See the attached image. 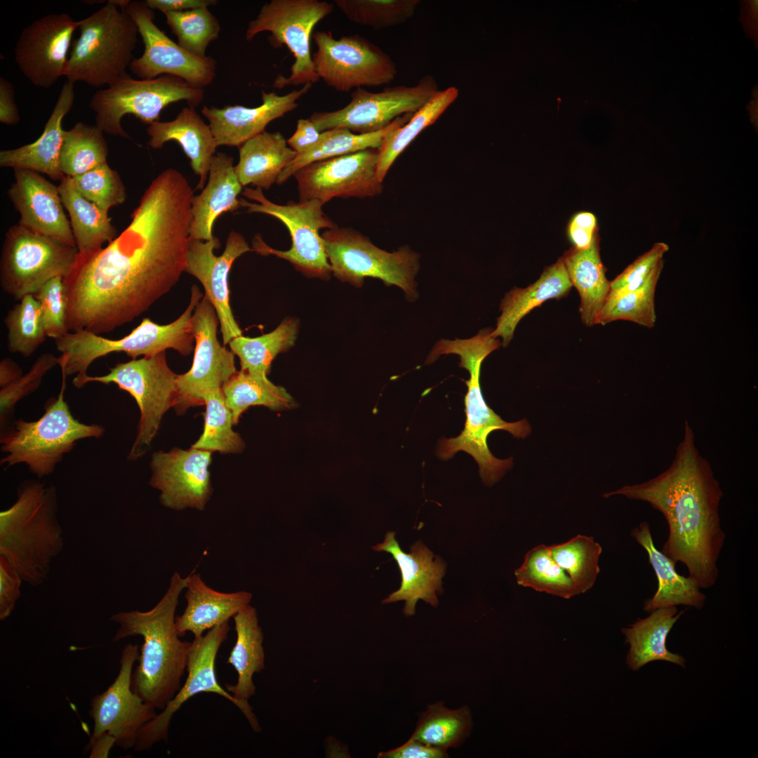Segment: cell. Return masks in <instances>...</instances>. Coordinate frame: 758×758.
Instances as JSON below:
<instances>
[{
	"label": "cell",
	"mask_w": 758,
	"mask_h": 758,
	"mask_svg": "<svg viewBox=\"0 0 758 758\" xmlns=\"http://www.w3.org/2000/svg\"><path fill=\"white\" fill-rule=\"evenodd\" d=\"M147 132L150 138L148 145L152 149H161L170 140L180 145L194 173L199 177L197 189L203 190L217 145L209 125L194 108H182L171 121L154 122L149 125Z\"/></svg>",
	"instance_id": "obj_31"
},
{
	"label": "cell",
	"mask_w": 758,
	"mask_h": 758,
	"mask_svg": "<svg viewBox=\"0 0 758 758\" xmlns=\"http://www.w3.org/2000/svg\"><path fill=\"white\" fill-rule=\"evenodd\" d=\"M631 536L646 550L658 580L657 590L651 598L645 601L644 610L651 613L658 609L678 605L701 609L706 600L705 594L693 578L679 574L676 564L656 547L649 524L645 521L641 522L631 531Z\"/></svg>",
	"instance_id": "obj_32"
},
{
	"label": "cell",
	"mask_w": 758,
	"mask_h": 758,
	"mask_svg": "<svg viewBox=\"0 0 758 758\" xmlns=\"http://www.w3.org/2000/svg\"><path fill=\"white\" fill-rule=\"evenodd\" d=\"M298 328L296 319H285L269 333L256 338L237 336L229 345L239 358L241 370L267 375L276 356L294 345Z\"/></svg>",
	"instance_id": "obj_44"
},
{
	"label": "cell",
	"mask_w": 758,
	"mask_h": 758,
	"mask_svg": "<svg viewBox=\"0 0 758 758\" xmlns=\"http://www.w3.org/2000/svg\"><path fill=\"white\" fill-rule=\"evenodd\" d=\"M490 329L482 330L469 339L441 340L437 343L426 364L434 361L441 354H456L460 357L459 366L470 373L465 380L467 391L465 397V423L456 437L443 439L438 448L439 457L447 460L457 452L465 451L477 463L481 480L486 486L496 483L513 465L512 458L498 459L487 445L488 435L503 430L516 438H525L531 431L525 420L509 423L503 420L486 404L480 385L481 366L484 359L499 348L500 341L492 336Z\"/></svg>",
	"instance_id": "obj_4"
},
{
	"label": "cell",
	"mask_w": 758,
	"mask_h": 758,
	"mask_svg": "<svg viewBox=\"0 0 758 758\" xmlns=\"http://www.w3.org/2000/svg\"><path fill=\"white\" fill-rule=\"evenodd\" d=\"M413 114H404L394 120L385 128L374 133L358 134L345 128H335L322 131L320 142L310 151L298 154L281 173L277 183L281 185L302 167L314 161L354 153L367 149H378L386 135L403 126Z\"/></svg>",
	"instance_id": "obj_39"
},
{
	"label": "cell",
	"mask_w": 758,
	"mask_h": 758,
	"mask_svg": "<svg viewBox=\"0 0 758 758\" xmlns=\"http://www.w3.org/2000/svg\"><path fill=\"white\" fill-rule=\"evenodd\" d=\"M139 655L137 644L126 645L116 679L105 691L91 700L88 714L94 724L86 750L105 733L113 737L115 745L122 750L133 748L141 727L157 715V709L145 703L131 689L133 667Z\"/></svg>",
	"instance_id": "obj_18"
},
{
	"label": "cell",
	"mask_w": 758,
	"mask_h": 758,
	"mask_svg": "<svg viewBox=\"0 0 758 758\" xmlns=\"http://www.w3.org/2000/svg\"><path fill=\"white\" fill-rule=\"evenodd\" d=\"M79 36L68 58L67 81L90 86H109L127 76L134 59L139 34L138 27L115 0L79 20Z\"/></svg>",
	"instance_id": "obj_8"
},
{
	"label": "cell",
	"mask_w": 758,
	"mask_h": 758,
	"mask_svg": "<svg viewBox=\"0 0 758 758\" xmlns=\"http://www.w3.org/2000/svg\"><path fill=\"white\" fill-rule=\"evenodd\" d=\"M279 131H264L243 143L234 171L241 185L269 190L297 152Z\"/></svg>",
	"instance_id": "obj_34"
},
{
	"label": "cell",
	"mask_w": 758,
	"mask_h": 758,
	"mask_svg": "<svg viewBox=\"0 0 758 758\" xmlns=\"http://www.w3.org/2000/svg\"><path fill=\"white\" fill-rule=\"evenodd\" d=\"M378 758H445L446 750L427 745L411 737L399 747L378 753Z\"/></svg>",
	"instance_id": "obj_58"
},
{
	"label": "cell",
	"mask_w": 758,
	"mask_h": 758,
	"mask_svg": "<svg viewBox=\"0 0 758 758\" xmlns=\"http://www.w3.org/2000/svg\"><path fill=\"white\" fill-rule=\"evenodd\" d=\"M56 365L58 359L51 353L41 354L27 373L0 390L1 433L4 432L14 413L17 403L36 390L44 376Z\"/></svg>",
	"instance_id": "obj_53"
},
{
	"label": "cell",
	"mask_w": 758,
	"mask_h": 758,
	"mask_svg": "<svg viewBox=\"0 0 758 758\" xmlns=\"http://www.w3.org/2000/svg\"><path fill=\"white\" fill-rule=\"evenodd\" d=\"M373 549L391 554L401 574L400 587L383 599V604L404 601L403 611L406 616L415 615L419 599L432 606H437V595L444 592L441 583L446 568V563L441 557L434 556L422 540L412 544L409 553L404 552L395 539L394 531L387 532L384 541L373 546Z\"/></svg>",
	"instance_id": "obj_26"
},
{
	"label": "cell",
	"mask_w": 758,
	"mask_h": 758,
	"mask_svg": "<svg viewBox=\"0 0 758 758\" xmlns=\"http://www.w3.org/2000/svg\"><path fill=\"white\" fill-rule=\"evenodd\" d=\"M22 580L9 561L0 556V620L11 616L20 597Z\"/></svg>",
	"instance_id": "obj_56"
},
{
	"label": "cell",
	"mask_w": 758,
	"mask_h": 758,
	"mask_svg": "<svg viewBox=\"0 0 758 758\" xmlns=\"http://www.w3.org/2000/svg\"><path fill=\"white\" fill-rule=\"evenodd\" d=\"M204 95L203 88L178 77L165 74L135 79L128 74L95 92L89 106L95 113V125L103 133L131 139L121 126L125 115L132 114L150 125L159 121L161 112L169 105L185 100L195 108Z\"/></svg>",
	"instance_id": "obj_9"
},
{
	"label": "cell",
	"mask_w": 758,
	"mask_h": 758,
	"mask_svg": "<svg viewBox=\"0 0 758 758\" xmlns=\"http://www.w3.org/2000/svg\"><path fill=\"white\" fill-rule=\"evenodd\" d=\"M58 190L70 218L79 258L95 253L102 248L104 243L115 238L117 230L108 213L84 198L75 188L72 177L65 175L60 181Z\"/></svg>",
	"instance_id": "obj_37"
},
{
	"label": "cell",
	"mask_w": 758,
	"mask_h": 758,
	"mask_svg": "<svg viewBox=\"0 0 758 758\" xmlns=\"http://www.w3.org/2000/svg\"><path fill=\"white\" fill-rule=\"evenodd\" d=\"M22 375L21 368L10 358H4L0 362V387L13 383Z\"/></svg>",
	"instance_id": "obj_62"
},
{
	"label": "cell",
	"mask_w": 758,
	"mask_h": 758,
	"mask_svg": "<svg viewBox=\"0 0 758 758\" xmlns=\"http://www.w3.org/2000/svg\"><path fill=\"white\" fill-rule=\"evenodd\" d=\"M78 254L75 246L13 225L6 232L2 246L1 287L15 300L34 295L52 279L65 278Z\"/></svg>",
	"instance_id": "obj_12"
},
{
	"label": "cell",
	"mask_w": 758,
	"mask_h": 758,
	"mask_svg": "<svg viewBox=\"0 0 758 758\" xmlns=\"http://www.w3.org/2000/svg\"><path fill=\"white\" fill-rule=\"evenodd\" d=\"M103 133L96 125L82 122L64 130L59 164L65 175H79L107 162L109 149Z\"/></svg>",
	"instance_id": "obj_43"
},
{
	"label": "cell",
	"mask_w": 758,
	"mask_h": 758,
	"mask_svg": "<svg viewBox=\"0 0 758 758\" xmlns=\"http://www.w3.org/2000/svg\"><path fill=\"white\" fill-rule=\"evenodd\" d=\"M66 375L62 373V385L57 397L49 399L44 413L38 420L19 419L1 433V450L6 453L1 465L9 467L24 463L39 478L53 473L65 454L80 439L100 438L105 427L79 422L72 414L64 399Z\"/></svg>",
	"instance_id": "obj_7"
},
{
	"label": "cell",
	"mask_w": 758,
	"mask_h": 758,
	"mask_svg": "<svg viewBox=\"0 0 758 758\" xmlns=\"http://www.w3.org/2000/svg\"><path fill=\"white\" fill-rule=\"evenodd\" d=\"M203 401L206 406L203 433L191 447L221 453L241 452L245 444L232 430V413L226 405L222 388L206 394Z\"/></svg>",
	"instance_id": "obj_47"
},
{
	"label": "cell",
	"mask_w": 758,
	"mask_h": 758,
	"mask_svg": "<svg viewBox=\"0 0 758 758\" xmlns=\"http://www.w3.org/2000/svg\"><path fill=\"white\" fill-rule=\"evenodd\" d=\"M74 101V83L67 81L40 137L32 143L1 150L0 166L31 170L60 181L65 176L59 164L64 131L62 121L71 110Z\"/></svg>",
	"instance_id": "obj_28"
},
{
	"label": "cell",
	"mask_w": 758,
	"mask_h": 758,
	"mask_svg": "<svg viewBox=\"0 0 758 758\" xmlns=\"http://www.w3.org/2000/svg\"><path fill=\"white\" fill-rule=\"evenodd\" d=\"M126 11L135 22L145 46L142 55L130 64L135 75L140 79L172 75L201 88L213 83L215 60L193 55L171 39L154 23V11L145 1H130Z\"/></svg>",
	"instance_id": "obj_19"
},
{
	"label": "cell",
	"mask_w": 758,
	"mask_h": 758,
	"mask_svg": "<svg viewBox=\"0 0 758 758\" xmlns=\"http://www.w3.org/2000/svg\"><path fill=\"white\" fill-rule=\"evenodd\" d=\"M684 613L678 612L676 606L658 609L646 618L638 619L622 629L625 642L630 644L626 660L631 670H637L656 660L668 661L685 667L686 659L671 653L666 647L668 634Z\"/></svg>",
	"instance_id": "obj_36"
},
{
	"label": "cell",
	"mask_w": 758,
	"mask_h": 758,
	"mask_svg": "<svg viewBox=\"0 0 758 758\" xmlns=\"http://www.w3.org/2000/svg\"><path fill=\"white\" fill-rule=\"evenodd\" d=\"M19 301L4 318L7 347L10 352L27 357L47 336L41 319L40 305L34 295H27Z\"/></svg>",
	"instance_id": "obj_49"
},
{
	"label": "cell",
	"mask_w": 758,
	"mask_h": 758,
	"mask_svg": "<svg viewBox=\"0 0 758 758\" xmlns=\"http://www.w3.org/2000/svg\"><path fill=\"white\" fill-rule=\"evenodd\" d=\"M164 15L180 46L197 56H206L208 45L218 38L220 32L218 19L208 7Z\"/></svg>",
	"instance_id": "obj_51"
},
{
	"label": "cell",
	"mask_w": 758,
	"mask_h": 758,
	"mask_svg": "<svg viewBox=\"0 0 758 758\" xmlns=\"http://www.w3.org/2000/svg\"><path fill=\"white\" fill-rule=\"evenodd\" d=\"M226 405L232 413L234 424L251 406H264L272 411L293 407L292 397L281 386L272 383L267 375L240 370L222 386Z\"/></svg>",
	"instance_id": "obj_40"
},
{
	"label": "cell",
	"mask_w": 758,
	"mask_h": 758,
	"mask_svg": "<svg viewBox=\"0 0 758 758\" xmlns=\"http://www.w3.org/2000/svg\"><path fill=\"white\" fill-rule=\"evenodd\" d=\"M14 176L7 194L20 215L18 225L76 246L58 187L31 170L15 168Z\"/></svg>",
	"instance_id": "obj_25"
},
{
	"label": "cell",
	"mask_w": 758,
	"mask_h": 758,
	"mask_svg": "<svg viewBox=\"0 0 758 758\" xmlns=\"http://www.w3.org/2000/svg\"><path fill=\"white\" fill-rule=\"evenodd\" d=\"M458 89L455 86L439 91L427 104L413 113L403 126L390 131L378 150L377 177L383 181L395 159L425 128L434 124L457 99Z\"/></svg>",
	"instance_id": "obj_41"
},
{
	"label": "cell",
	"mask_w": 758,
	"mask_h": 758,
	"mask_svg": "<svg viewBox=\"0 0 758 758\" xmlns=\"http://www.w3.org/2000/svg\"><path fill=\"white\" fill-rule=\"evenodd\" d=\"M439 91L432 75H425L412 86H396L380 92L358 88L351 93V100L345 107L331 112H315L310 119L321 132L345 128L358 134L374 133L404 114L415 113Z\"/></svg>",
	"instance_id": "obj_16"
},
{
	"label": "cell",
	"mask_w": 758,
	"mask_h": 758,
	"mask_svg": "<svg viewBox=\"0 0 758 758\" xmlns=\"http://www.w3.org/2000/svg\"><path fill=\"white\" fill-rule=\"evenodd\" d=\"M378 150H365L312 162L294 177L300 201L315 200L323 205L335 197H370L380 194L377 177Z\"/></svg>",
	"instance_id": "obj_21"
},
{
	"label": "cell",
	"mask_w": 758,
	"mask_h": 758,
	"mask_svg": "<svg viewBox=\"0 0 758 758\" xmlns=\"http://www.w3.org/2000/svg\"><path fill=\"white\" fill-rule=\"evenodd\" d=\"M312 37L317 46L312 54L316 72L327 86L338 91L387 84L397 75L392 58L359 34L335 39L331 32L321 30L316 31Z\"/></svg>",
	"instance_id": "obj_15"
},
{
	"label": "cell",
	"mask_w": 758,
	"mask_h": 758,
	"mask_svg": "<svg viewBox=\"0 0 758 758\" xmlns=\"http://www.w3.org/2000/svg\"><path fill=\"white\" fill-rule=\"evenodd\" d=\"M220 246L219 239L215 237L209 241L190 238L185 272L196 277L204 286L205 295L218 315L225 345L233 338L241 335V330L230 307L229 272L237 258L253 249L244 237L235 231L229 234L222 254L216 256L213 251Z\"/></svg>",
	"instance_id": "obj_24"
},
{
	"label": "cell",
	"mask_w": 758,
	"mask_h": 758,
	"mask_svg": "<svg viewBox=\"0 0 758 758\" xmlns=\"http://www.w3.org/2000/svg\"><path fill=\"white\" fill-rule=\"evenodd\" d=\"M194 190L178 170L151 182L125 230L107 246L77 257L63 279L69 331L109 333L133 321L185 272Z\"/></svg>",
	"instance_id": "obj_1"
},
{
	"label": "cell",
	"mask_w": 758,
	"mask_h": 758,
	"mask_svg": "<svg viewBox=\"0 0 758 758\" xmlns=\"http://www.w3.org/2000/svg\"><path fill=\"white\" fill-rule=\"evenodd\" d=\"M562 260L572 286L580 295L581 319L586 326H593L610 291L597 237L589 248H574Z\"/></svg>",
	"instance_id": "obj_38"
},
{
	"label": "cell",
	"mask_w": 758,
	"mask_h": 758,
	"mask_svg": "<svg viewBox=\"0 0 758 758\" xmlns=\"http://www.w3.org/2000/svg\"><path fill=\"white\" fill-rule=\"evenodd\" d=\"M20 121L18 108L15 100L13 86L10 81L0 77V122L6 125Z\"/></svg>",
	"instance_id": "obj_60"
},
{
	"label": "cell",
	"mask_w": 758,
	"mask_h": 758,
	"mask_svg": "<svg viewBox=\"0 0 758 758\" xmlns=\"http://www.w3.org/2000/svg\"><path fill=\"white\" fill-rule=\"evenodd\" d=\"M57 510L55 487L29 479L18 487L15 503L0 512V556L33 587L48 580L64 547Z\"/></svg>",
	"instance_id": "obj_5"
},
{
	"label": "cell",
	"mask_w": 758,
	"mask_h": 758,
	"mask_svg": "<svg viewBox=\"0 0 758 758\" xmlns=\"http://www.w3.org/2000/svg\"><path fill=\"white\" fill-rule=\"evenodd\" d=\"M34 296L40 305L41 319L46 336L56 340L67 333V301L63 278L58 277L48 281Z\"/></svg>",
	"instance_id": "obj_54"
},
{
	"label": "cell",
	"mask_w": 758,
	"mask_h": 758,
	"mask_svg": "<svg viewBox=\"0 0 758 758\" xmlns=\"http://www.w3.org/2000/svg\"><path fill=\"white\" fill-rule=\"evenodd\" d=\"M571 287L561 258L545 269L533 284L524 288L514 287L505 295L500 303L501 314L498 318L496 328L491 332L492 336L502 338L503 346H507L523 317L547 300L567 295Z\"/></svg>",
	"instance_id": "obj_33"
},
{
	"label": "cell",
	"mask_w": 758,
	"mask_h": 758,
	"mask_svg": "<svg viewBox=\"0 0 758 758\" xmlns=\"http://www.w3.org/2000/svg\"><path fill=\"white\" fill-rule=\"evenodd\" d=\"M211 453L192 447L153 453L149 484L160 491L162 505L174 510L205 509L213 492L208 470Z\"/></svg>",
	"instance_id": "obj_23"
},
{
	"label": "cell",
	"mask_w": 758,
	"mask_h": 758,
	"mask_svg": "<svg viewBox=\"0 0 758 758\" xmlns=\"http://www.w3.org/2000/svg\"><path fill=\"white\" fill-rule=\"evenodd\" d=\"M557 564L564 570L578 592L594 585L599 573L601 546L591 536L578 535L567 542L548 546Z\"/></svg>",
	"instance_id": "obj_46"
},
{
	"label": "cell",
	"mask_w": 758,
	"mask_h": 758,
	"mask_svg": "<svg viewBox=\"0 0 758 758\" xmlns=\"http://www.w3.org/2000/svg\"><path fill=\"white\" fill-rule=\"evenodd\" d=\"M333 11V4L320 0H272L265 4L251 20L246 39L251 41L263 32L271 33L272 46L286 45L294 57L291 74L278 75L276 88L314 84L320 79L312 61L310 38L314 26Z\"/></svg>",
	"instance_id": "obj_13"
},
{
	"label": "cell",
	"mask_w": 758,
	"mask_h": 758,
	"mask_svg": "<svg viewBox=\"0 0 758 758\" xmlns=\"http://www.w3.org/2000/svg\"><path fill=\"white\" fill-rule=\"evenodd\" d=\"M514 575L518 585L569 599L579 594L571 578L555 561L548 546L538 545L525 555Z\"/></svg>",
	"instance_id": "obj_45"
},
{
	"label": "cell",
	"mask_w": 758,
	"mask_h": 758,
	"mask_svg": "<svg viewBox=\"0 0 758 758\" xmlns=\"http://www.w3.org/2000/svg\"><path fill=\"white\" fill-rule=\"evenodd\" d=\"M669 250L667 244L658 242L639 256L616 279L610 281L608 296L631 292L641 288L663 266V258Z\"/></svg>",
	"instance_id": "obj_55"
},
{
	"label": "cell",
	"mask_w": 758,
	"mask_h": 758,
	"mask_svg": "<svg viewBox=\"0 0 758 758\" xmlns=\"http://www.w3.org/2000/svg\"><path fill=\"white\" fill-rule=\"evenodd\" d=\"M147 6L152 10H159L164 14L168 12L190 11L208 7L218 3L215 0H146Z\"/></svg>",
	"instance_id": "obj_61"
},
{
	"label": "cell",
	"mask_w": 758,
	"mask_h": 758,
	"mask_svg": "<svg viewBox=\"0 0 758 758\" xmlns=\"http://www.w3.org/2000/svg\"><path fill=\"white\" fill-rule=\"evenodd\" d=\"M218 317L205 295L196 306L192 317L195 340L191 368L178 375V396L174 407L183 413L191 406L204 404L203 397L220 390L237 372L234 354L222 346L217 338Z\"/></svg>",
	"instance_id": "obj_20"
},
{
	"label": "cell",
	"mask_w": 758,
	"mask_h": 758,
	"mask_svg": "<svg viewBox=\"0 0 758 758\" xmlns=\"http://www.w3.org/2000/svg\"><path fill=\"white\" fill-rule=\"evenodd\" d=\"M237 640L227 663L237 672L235 684H225L226 690L238 701L249 705L248 699L255 693V673L265 668L263 633L256 609L247 605L234 617Z\"/></svg>",
	"instance_id": "obj_35"
},
{
	"label": "cell",
	"mask_w": 758,
	"mask_h": 758,
	"mask_svg": "<svg viewBox=\"0 0 758 758\" xmlns=\"http://www.w3.org/2000/svg\"><path fill=\"white\" fill-rule=\"evenodd\" d=\"M321 237L332 273L340 281L361 287L364 278H377L401 288L409 300L416 298L419 255L408 246L387 252L358 231L338 225Z\"/></svg>",
	"instance_id": "obj_10"
},
{
	"label": "cell",
	"mask_w": 758,
	"mask_h": 758,
	"mask_svg": "<svg viewBox=\"0 0 758 758\" xmlns=\"http://www.w3.org/2000/svg\"><path fill=\"white\" fill-rule=\"evenodd\" d=\"M72 178L75 188L84 198L107 213L126 199L120 176L107 162Z\"/></svg>",
	"instance_id": "obj_52"
},
{
	"label": "cell",
	"mask_w": 758,
	"mask_h": 758,
	"mask_svg": "<svg viewBox=\"0 0 758 758\" xmlns=\"http://www.w3.org/2000/svg\"><path fill=\"white\" fill-rule=\"evenodd\" d=\"M206 187L192 202V222L190 238L209 241L212 239L215 220L225 212L236 211L239 207L238 195L242 185L233 166V159L223 152L213 157Z\"/></svg>",
	"instance_id": "obj_29"
},
{
	"label": "cell",
	"mask_w": 758,
	"mask_h": 758,
	"mask_svg": "<svg viewBox=\"0 0 758 758\" xmlns=\"http://www.w3.org/2000/svg\"><path fill=\"white\" fill-rule=\"evenodd\" d=\"M229 631L230 625L227 621L208 630L202 637L194 639L188 657V674L183 686L160 714L141 727L133 747L135 751L149 750L160 741L167 742L169 726L174 714L188 699L200 693H213L224 697L241 711L255 732L261 731L251 706L237 700L217 680L215 659Z\"/></svg>",
	"instance_id": "obj_17"
},
{
	"label": "cell",
	"mask_w": 758,
	"mask_h": 758,
	"mask_svg": "<svg viewBox=\"0 0 758 758\" xmlns=\"http://www.w3.org/2000/svg\"><path fill=\"white\" fill-rule=\"evenodd\" d=\"M661 271L646 286L631 292L608 296L599 313L596 324L605 325L616 320H626L652 328L656 321L655 293Z\"/></svg>",
	"instance_id": "obj_50"
},
{
	"label": "cell",
	"mask_w": 758,
	"mask_h": 758,
	"mask_svg": "<svg viewBox=\"0 0 758 758\" xmlns=\"http://www.w3.org/2000/svg\"><path fill=\"white\" fill-rule=\"evenodd\" d=\"M187 583V576L182 578L175 572L166 593L152 609L121 611L109 618L119 625L112 642L142 637L131 689L145 703L161 710L181 688L192 646V641L180 639L175 627V611Z\"/></svg>",
	"instance_id": "obj_3"
},
{
	"label": "cell",
	"mask_w": 758,
	"mask_h": 758,
	"mask_svg": "<svg viewBox=\"0 0 758 758\" xmlns=\"http://www.w3.org/2000/svg\"><path fill=\"white\" fill-rule=\"evenodd\" d=\"M472 728V715L467 705L451 710L443 702H437L429 705L422 713L411 737L427 745L447 750L460 746Z\"/></svg>",
	"instance_id": "obj_42"
},
{
	"label": "cell",
	"mask_w": 758,
	"mask_h": 758,
	"mask_svg": "<svg viewBox=\"0 0 758 758\" xmlns=\"http://www.w3.org/2000/svg\"><path fill=\"white\" fill-rule=\"evenodd\" d=\"M115 742V739L109 734H103L88 749L87 751L91 750L90 757H107Z\"/></svg>",
	"instance_id": "obj_63"
},
{
	"label": "cell",
	"mask_w": 758,
	"mask_h": 758,
	"mask_svg": "<svg viewBox=\"0 0 758 758\" xmlns=\"http://www.w3.org/2000/svg\"><path fill=\"white\" fill-rule=\"evenodd\" d=\"M616 495L646 502L661 512L669 530L661 552L674 563L684 564L700 589L714 585L726 538L719 513L724 494L710 463L696 446L688 421L671 465L656 477L603 497Z\"/></svg>",
	"instance_id": "obj_2"
},
{
	"label": "cell",
	"mask_w": 758,
	"mask_h": 758,
	"mask_svg": "<svg viewBox=\"0 0 758 758\" xmlns=\"http://www.w3.org/2000/svg\"><path fill=\"white\" fill-rule=\"evenodd\" d=\"M243 195L256 201L239 199L240 206L248 213L270 215L281 221L291 237V247L279 251L267 246L259 234L253 241V251L262 255H274L289 261L298 270L309 277L328 278L332 273L320 230L337 226L322 210L323 204L315 200L289 201L280 205L267 199L261 189L246 188Z\"/></svg>",
	"instance_id": "obj_11"
},
{
	"label": "cell",
	"mask_w": 758,
	"mask_h": 758,
	"mask_svg": "<svg viewBox=\"0 0 758 758\" xmlns=\"http://www.w3.org/2000/svg\"><path fill=\"white\" fill-rule=\"evenodd\" d=\"M597 220L590 212H580L574 215L568 225V236L576 249L589 248L594 239Z\"/></svg>",
	"instance_id": "obj_57"
},
{
	"label": "cell",
	"mask_w": 758,
	"mask_h": 758,
	"mask_svg": "<svg viewBox=\"0 0 758 758\" xmlns=\"http://www.w3.org/2000/svg\"><path fill=\"white\" fill-rule=\"evenodd\" d=\"M307 84L284 95L261 91L262 103L255 107L226 105L222 108L204 106L201 114L208 119L217 147H239L248 140L265 131L273 120L298 107L297 101L311 88Z\"/></svg>",
	"instance_id": "obj_27"
},
{
	"label": "cell",
	"mask_w": 758,
	"mask_h": 758,
	"mask_svg": "<svg viewBox=\"0 0 758 758\" xmlns=\"http://www.w3.org/2000/svg\"><path fill=\"white\" fill-rule=\"evenodd\" d=\"M347 18L375 30L397 26L414 15L420 0H335Z\"/></svg>",
	"instance_id": "obj_48"
},
{
	"label": "cell",
	"mask_w": 758,
	"mask_h": 758,
	"mask_svg": "<svg viewBox=\"0 0 758 758\" xmlns=\"http://www.w3.org/2000/svg\"><path fill=\"white\" fill-rule=\"evenodd\" d=\"M321 138L322 132L317 130L310 118L300 119L294 133L287 140V143L297 154H302L316 147Z\"/></svg>",
	"instance_id": "obj_59"
},
{
	"label": "cell",
	"mask_w": 758,
	"mask_h": 758,
	"mask_svg": "<svg viewBox=\"0 0 758 758\" xmlns=\"http://www.w3.org/2000/svg\"><path fill=\"white\" fill-rule=\"evenodd\" d=\"M185 597L187 606L175 620L180 637L187 632L194 639L202 637L208 630L229 620L251 601L252 594L246 591L220 592L208 587L195 572L187 576Z\"/></svg>",
	"instance_id": "obj_30"
},
{
	"label": "cell",
	"mask_w": 758,
	"mask_h": 758,
	"mask_svg": "<svg viewBox=\"0 0 758 758\" xmlns=\"http://www.w3.org/2000/svg\"><path fill=\"white\" fill-rule=\"evenodd\" d=\"M177 378L168 365L165 351L118 363L104 375L87 376L86 385L90 382L114 383L135 399L140 418L128 459H137L145 453L157 433L164 414L175 406Z\"/></svg>",
	"instance_id": "obj_14"
},
{
	"label": "cell",
	"mask_w": 758,
	"mask_h": 758,
	"mask_svg": "<svg viewBox=\"0 0 758 758\" xmlns=\"http://www.w3.org/2000/svg\"><path fill=\"white\" fill-rule=\"evenodd\" d=\"M79 27V20L67 13H54L34 20L21 32L15 60L33 85L48 88L66 75L67 53Z\"/></svg>",
	"instance_id": "obj_22"
},
{
	"label": "cell",
	"mask_w": 758,
	"mask_h": 758,
	"mask_svg": "<svg viewBox=\"0 0 758 758\" xmlns=\"http://www.w3.org/2000/svg\"><path fill=\"white\" fill-rule=\"evenodd\" d=\"M202 297L198 286L193 285L189 305L176 320L162 325L145 318L138 326L120 339L104 338L84 330L68 332L55 340L56 348L61 353L58 357L61 372L67 377L74 375L72 383L79 389L86 385L90 365L114 352H124L132 359L141 355H154L167 349L188 355L193 350L194 340L192 317Z\"/></svg>",
	"instance_id": "obj_6"
}]
</instances>
